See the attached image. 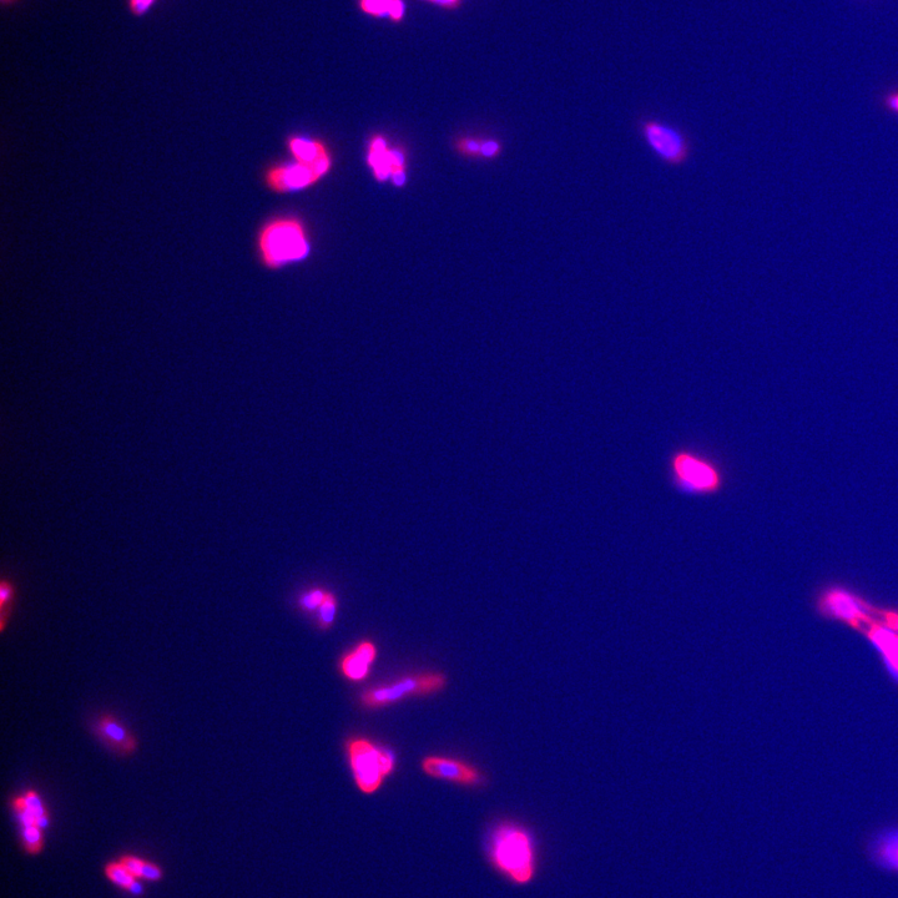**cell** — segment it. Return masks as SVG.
<instances>
[{
	"instance_id": "cell-31",
	"label": "cell",
	"mask_w": 898,
	"mask_h": 898,
	"mask_svg": "<svg viewBox=\"0 0 898 898\" xmlns=\"http://www.w3.org/2000/svg\"><path fill=\"white\" fill-rule=\"evenodd\" d=\"M14 2H18V0H2L3 4H12Z\"/></svg>"
},
{
	"instance_id": "cell-3",
	"label": "cell",
	"mask_w": 898,
	"mask_h": 898,
	"mask_svg": "<svg viewBox=\"0 0 898 898\" xmlns=\"http://www.w3.org/2000/svg\"><path fill=\"white\" fill-rule=\"evenodd\" d=\"M669 478L675 489L691 497H710L724 487V473L719 464L694 449L681 448L668 462Z\"/></svg>"
},
{
	"instance_id": "cell-23",
	"label": "cell",
	"mask_w": 898,
	"mask_h": 898,
	"mask_svg": "<svg viewBox=\"0 0 898 898\" xmlns=\"http://www.w3.org/2000/svg\"><path fill=\"white\" fill-rule=\"evenodd\" d=\"M406 13L407 4L405 0H391L387 19L393 24L400 25L405 22Z\"/></svg>"
},
{
	"instance_id": "cell-20",
	"label": "cell",
	"mask_w": 898,
	"mask_h": 898,
	"mask_svg": "<svg viewBox=\"0 0 898 898\" xmlns=\"http://www.w3.org/2000/svg\"><path fill=\"white\" fill-rule=\"evenodd\" d=\"M22 836L25 847L35 854L42 849V829L35 825L22 826Z\"/></svg>"
},
{
	"instance_id": "cell-16",
	"label": "cell",
	"mask_w": 898,
	"mask_h": 898,
	"mask_svg": "<svg viewBox=\"0 0 898 898\" xmlns=\"http://www.w3.org/2000/svg\"><path fill=\"white\" fill-rule=\"evenodd\" d=\"M871 857L882 869L898 874V831L876 840L872 845Z\"/></svg>"
},
{
	"instance_id": "cell-28",
	"label": "cell",
	"mask_w": 898,
	"mask_h": 898,
	"mask_svg": "<svg viewBox=\"0 0 898 898\" xmlns=\"http://www.w3.org/2000/svg\"><path fill=\"white\" fill-rule=\"evenodd\" d=\"M161 877H163V871H161L159 866L144 861L143 870H141V879L158 881Z\"/></svg>"
},
{
	"instance_id": "cell-22",
	"label": "cell",
	"mask_w": 898,
	"mask_h": 898,
	"mask_svg": "<svg viewBox=\"0 0 898 898\" xmlns=\"http://www.w3.org/2000/svg\"><path fill=\"white\" fill-rule=\"evenodd\" d=\"M14 599L13 584L4 580L0 587V607H2V632L5 630V622H7V610Z\"/></svg>"
},
{
	"instance_id": "cell-21",
	"label": "cell",
	"mask_w": 898,
	"mask_h": 898,
	"mask_svg": "<svg viewBox=\"0 0 898 898\" xmlns=\"http://www.w3.org/2000/svg\"><path fill=\"white\" fill-rule=\"evenodd\" d=\"M327 593L321 589H314L311 592L302 595L300 599V607L307 612H312V610H317L321 607V604L324 603Z\"/></svg>"
},
{
	"instance_id": "cell-14",
	"label": "cell",
	"mask_w": 898,
	"mask_h": 898,
	"mask_svg": "<svg viewBox=\"0 0 898 898\" xmlns=\"http://www.w3.org/2000/svg\"><path fill=\"white\" fill-rule=\"evenodd\" d=\"M864 633L881 653L887 668L898 678V634L884 627L877 620L869 625Z\"/></svg>"
},
{
	"instance_id": "cell-5",
	"label": "cell",
	"mask_w": 898,
	"mask_h": 898,
	"mask_svg": "<svg viewBox=\"0 0 898 898\" xmlns=\"http://www.w3.org/2000/svg\"><path fill=\"white\" fill-rule=\"evenodd\" d=\"M353 779L358 790L366 795L375 794L383 781L395 770L396 759L392 751L380 748L365 739L347 741Z\"/></svg>"
},
{
	"instance_id": "cell-12",
	"label": "cell",
	"mask_w": 898,
	"mask_h": 898,
	"mask_svg": "<svg viewBox=\"0 0 898 898\" xmlns=\"http://www.w3.org/2000/svg\"><path fill=\"white\" fill-rule=\"evenodd\" d=\"M94 733L110 749L123 756H130L138 750V740L123 721L112 714L100 715L93 724Z\"/></svg>"
},
{
	"instance_id": "cell-7",
	"label": "cell",
	"mask_w": 898,
	"mask_h": 898,
	"mask_svg": "<svg viewBox=\"0 0 898 898\" xmlns=\"http://www.w3.org/2000/svg\"><path fill=\"white\" fill-rule=\"evenodd\" d=\"M817 609L824 617L839 620L862 633L876 622V608L842 587H830L821 592L817 598Z\"/></svg>"
},
{
	"instance_id": "cell-29",
	"label": "cell",
	"mask_w": 898,
	"mask_h": 898,
	"mask_svg": "<svg viewBox=\"0 0 898 898\" xmlns=\"http://www.w3.org/2000/svg\"><path fill=\"white\" fill-rule=\"evenodd\" d=\"M430 3L448 12H454L462 7V0H430Z\"/></svg>"
},
{
	"instance_id": "cell-6",
	"label": "cell",
	"mask_w": 898,
	"mask_h": 898,
	"mask_svg": "<svg viewBox=\"0 0 898 898\" xmlns=\"http://www.w3.org/2000/svg\"><path fill=\"white\" fill-rule=\"evenodd\" d=\"M447 678L442 673H425L406 676L395 683L368 689L361 694V704L367 709H380L413 696L438 693L446 688Z\"/></svg>"
},
{
	"instance_id": "cell-15",
	"label": "cell",
	"mask_w": 898,
	"mask_h": 898,
	"mask_svg": "<svg viewBox=\"0 0 898 898\" xmlns=\"http://www.w3.org/2000/svg\"><path fill=\"white\" fill-rule=\"evenodd\" d=\"M454 148L466 158L484 161H496L504 153V144L497 138H459Z\"/></svg>"
},
{
	"instance_id": "cell-2",
	"label": "cell",
	"mask_w": 898,
	"mask_h": 898,
	"mask_svg": "<svg viewBox=\"0 0 898 898\" xmlns=\"http://www.w3.org/2000/svg\"><path fill=\"white\" fill-rule=\"evenodd\" d=\"M256 250L261 265L266 269H284L310 256L309 231L295 216H277L260 227Z\"/></svg>"
},
{
	"instance_id": "cell-1",
	"label": "cell",
	"mask_w": 898,
	"mask_h": 898,
	"mask_svg": "<svg viewBox=\"0 0 898 898\" xmlns=\"http://www.w3.org/2000/svg\"><path fill=\"white\" fill-rule=\"evenodd\" d=\"M484 851L492 869L511 884L527 886L536 879L538 844L527 826L512 820L497 822L488 832Z\"/></svg>"
},
{
	"instance_id": "cell-27",
	"label": "cell",
	"mask_w": 898,
	"mask_h": 898,
	"mask_svg": "<svg viewBox=\"0 0 898 898\" xmlns=\"http://www.w3.org/2000/svg\"><path fill=\"white\" fill-rule=\"evenodd\" d=\"M155 2L156 0H129V8L136 17H141L149 12Z\"/></svg>"
},
{
	"instance_id": "cell-9",
	"label": "cell",
	"mask_w": 898,
	"mask_h": 898,
	"mask_svg": "<svg viewBox=\"0 0 898 898\" xmlns=\"http://www.w3.org/2000/svg\"><path fill=\"white\" fill-rule=\"evenodd\" d=\"M322 180L320 175L292 160L271 165L264 173L266 188L276 194H290L312 188Z\"/></svg>"
},
{
	"instance_id": "cell-11",
	"label": "cell",
	"mask_w": 898,
	"mask_h": 898,
	"mask_svg": "<svg viewBox=\"0 0 898 898\" xmlns=\"http://www.w3.org/2000/svg\"><path fill=\"white\" fill-rule=\"evenodd\" d=\"M422 770L431 778L446 780L461 786L478 787L484 783L481 771L474 766L463 763L461 760L443 758V756H428L422 761Z\"/></svg>"
},
{
	"instance_id": "cell-26",
	"label": "cell",
	"mask_w": 898,
	"mask_h": 898,
	"mask_svg": "<svg viewBox=\"0 0 898 898\" xmlns=\"http://www.w3.org/2000/svg\"><path fill=\"white\" fill-rule=\"evenodd\" d=\"M125 869L130 872L135 879H141V870H143L144 860L134 856H125L120 860Z\"/></svg>"
},
{
	"instance_id": "cell-13",
	"label": "cell",
	"mask_w": 898,
	"mask_h": 898,
	"mask_svg": "<svg viewBox=\"0 0 898 898\" xmlns=\"http://www.w3.org/2000/svg\"><path fill=\"white\" fill-rule=\"evenodd\" d=\"M377 657L376 645L372 642H362L351 653L343 657L341 672L348 680L361 681L370 674V668Z\"/></svg>"
},
{
	"instance_id": "cell-10",
	"label": "cell",
	"mask_w": 898,
	"mask_h": 898,
	"mask_svg": "<svg viewBox=\"0 0 898 898\" xmlns=\"http://www.w3.org/2000/svg\"><path fill=\"white\" fill-rule=\"evenodd\" d=\"M286 148L292 160L315 171L322 179L330 173L332 169L331 151L329 146L322 143L321 140L292 135L286 140Z\"/></svg>"
},
{
	"instance_id": "cell-4",
	"label": "cell",
	"mask_w": 898,
	"mask_h": 898,
	"mask_svg": "<svg viewBox=\"0 0 898 898\" xmlns=\"http://www.w3.org/2000/svg\"><path fill=\"white\" fill-rule=\"evenodd\" d=\"M637 133L655 158L669 168H683L693 156L690 135L669 121L650 115L640 116Z\"/></svg>"
},
{
	"instance_id": "cell-8",
	"label": "cell",
	"mask_w": 898,
	"mask_h": 898,
	"mask_svg": "<svg viewBox=\"0 0 898 898\" xmlns=\"http://www.w3.org/2000/svg\"><path fill=\"white\" fill-rule=\"evenodd\" d=\"M367 164L372 170L373 178L380 183L390 180L398 188L406 183V154L400 149L392 148L381 134L373 135L368 141Z\"/></svg>"
},
{
	"instance_id": "cell-30",
	"label": "cell",
	"mask_w": 898,
	"mask_h": 898,
	"mask_svg": "<svg viewBox=\"0 0 898 898\" xmlns=\"http://www.w3.org/2000/svg\"><path fill=\"white\" fill-rule=\"evenodd\" d=\"M128 891L130 892V894L139 896L143 894V886H141L138 881H135L133 886H131Z\"/></svg>"
},
{
	"instance_id": "cell-19",
	"label": "cell",
	"mask_w": 898,
	"mask_h": 898,
	"mask_svg": "<svg viewBox=\"0 0 898 898\" xmlns=\"http://www.w3.org/2000/svg\"><path fill=\"white\" fill-rule=\"evenodd\" d=\"M391 0H357L360 12L373 19H387Z\"/></svg>"
},
{
	"instance_id": "cell-17",
	"label": "cell",
	"mask_w": 898,
	"mask_h": 898,
	"mask_svg": "<svg viewBox=\"0 0 898 898\" xmlns=\"http://www.w3.org/2000/svg\"><path fill=\"white\" fill-rule=\"evenodd\" d=\"M105 874H107L108 879L114 882L115 885L121 887V889L129 890L131 886H133L136 881L135 877L130 874L128 870L125 869L124 865L121 862H112L105 869Z\"/></svg>"
},
{
	"instance_id": "cell-18",
	"label": "cell",
	"mask_w": 898,
	"mask_h": 898,
	"mask_svg": "<svg viewBox=\"0 0 898 898\" xmlns=\"http://www.w3.org/2000/svg\"><path fill=\"white\" fill-rule=\"evenodd\" d=\"M337 598L332 593H327L324 603L321 604V607L317 609L319 612V627L322 630L331 629L332 625L335 623L336 613H337Z\"/></svg>"
},
{
	"instance_id": "cell-24",
	"label": "cell",
	"mask_w": 898,
	"mask_h": 898,
	"mask_svg": "<svg viewBox=\"0 0 898 898\" xmlns=\"http://www.w3.org/2000/svg\"><path fill=\"white\" fill-rule=\"evenodd\" d=\"M876 620L898 634V610L876 608Z\"/></svg>"
},
{
	"instance_id": "cell-25",
	"label": "cell",
	"mask_w": 898,
	"mask_h": 898,
	"mask_svg": "<svg viewBox=\"0 0 898 898\" xmlns=\"http://www.w3.org/2000/svg\"><path fill=\"white\" fill-rule=\"evenodd\" d=\"M881 108L887 114L895 116L898 119V88L887 90L881 98Z\"/></svg>"
}]
</instances>
